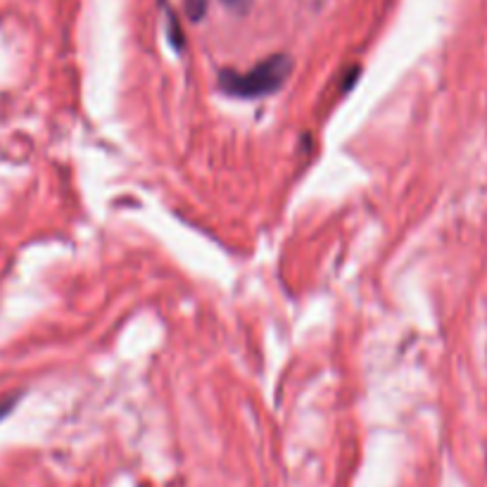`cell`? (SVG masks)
<instances>
[{"instance_id":"obj_2","label":"cell","mask_w":487,"mask_h":487,"mask_svg":"<svg viewBox=\"0 0 487 487\" xmlns=\"http://www.w3.org/2000/svg\"><path fill=\"white\" fill-rule=\"evenodd\" d=\"M207 5H210V0H186V12H188L190 22H200L207 15Z\"/></svg>"},{"instance_id":"obj_1","label":"cell","mask_w":487,"mask_h":487,"mask_svg":"<svg viewBox=\"0 0 487 487\" xmlns=\"http://www.w3.org/2000/svg\"><path fill=\"white\" fill-rule=\"evenodd\" d=\"M291 58L285 55H271V58L257 62L248 72H233L226 69L219 76V86L224 93L236 95V98H262V95L276 93L283 86L288 74H291Z\"/></svg>"},{"instance_id":"obj_3","label":"cell","mask_w":487,"mask_h":487,"mask_svg":"<svg viewBox=\"0 0 487 487\" xmlns=\"http://www.w3.org/2000/svg\"><path fill=\"white\" fill-rule=\"evenodd\" d=\"M224 5H228L231 10H236V12H245L250 5V0H221Z\"/></svg>"}]
</instances>
